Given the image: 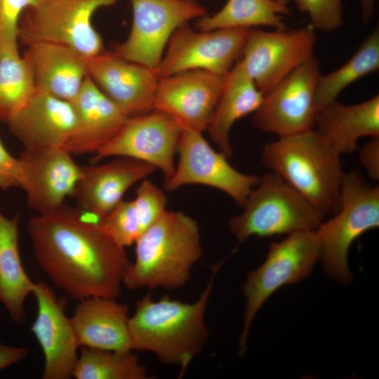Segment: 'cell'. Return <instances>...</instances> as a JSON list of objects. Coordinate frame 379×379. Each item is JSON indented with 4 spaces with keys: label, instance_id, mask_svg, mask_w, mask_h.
Masks as SVG:
<instances>
[{
    "label": "cell",
    "instance_id": "1",
    "mask_svg": "<svg viewBox=\"0 0 379 379\" xmlns=\"http://www.w3.org/2000/svg\"><path fill=\"white\" fill-rule=\"evenodd\" d=\"M27 231L38 265L58 288L77 300H117L131 262L97 222L63 204L31 218Z\"/></svg>",
    "mask_w": 379,
    "mask_h": 379
},
{
    "label": "cell",
    "instance_id": "2",
    "mask_svg": "<svg viewBox=\"0 0 379 379\" xmlns=\"http://www.w3.org/2000/svg\"><path fill=\"white\" fill-rule=\"evenodd\" d=\"M222 262L211 267L209 281L194 302L173 300L168 295L154 301L150 293L139 300L128 319L132 350L151 352L161 362L179 366V378L184 375L206 343L205 312Z\"/></svg>",
    "mask_w": 379,
    "mask_h": 379
},
{
    "label": "cell",
    "instance_id": "3",
    "mask_svg": "<svg viewBox=\"0 0 379 379\" xmlns=\"http://www.w3.org/2000/svg\"><path fill=\"white\" fill-rule=\"evenodd\" d=\"M135 244V258L123 279L131 290L183 286L203 253L197 222L181 211H166Z\"/></svg>",
    "mask_w": 379,
    "mask_h": 379
},
{
    "label": "cell",
    "instance_id": "4",
    "mask_svg": "<svg viewBox=\"0 0 379 379\" xmlns=\"http://www.w3.org/2000/svg\"><path fill=\"white\" fill-rule=\"evenodd\" d=\"M263 164L324 215L340 206V155L314 128L266 144Z\"/></svg>",
    "mask_w": 379,
    "mask_h": 379
},
{
    "label": "cell",
    "instance_id": "5",
    "mask_svg": "<svg viewBox=\"0 0 379 379\" xmlns=\"http://www.w3.org/2000/svg\"><path fill=\"white\" fill-rule=\"evenodd\" d=\"M333 215L316 230L321 259L330 278L348 285L353 280L348 265L351 245L363 234L379 226L378 185L369 184L357 171L343 173L340 206Z\"/></svg>",
    "mask_w": 379,
    "mask_h": 379
},
{
    "label": "cell",
    "instance_id": "6",
    "mask_svg": "<svg viewBox=\"0 0 379 379\" xmlns=\"http://www.w3.org/2000/svg\"><path fill=\"white\" fill-rule=\"evenodd\" d=\"M240 215L229 228L239 243L261 237L316 230L325 215L291 185L271 172L260 177Z\"/></svg>",
    "mask_w": 379,
    "mask_h": 379
},
{
    "label": "cell",
    "instance_id": "7",
    "mask_svg": "<svg viewBox=\"0 0 379 379\" xmlns=\"http://www.w3.org/2000/svg\"><path fill=\"white\" fill-rule=\"evenodd\" d=\"M121 0H39L22 14L18 41L29 46L55 43L68 46L86 58L104 50L92 18L97 11Z\"/></svg>",
    "mask_w": 379,
    "mask_h": 379
},
{
    "label": "cell",
    "instance_id": "8",
    "mask_svg": "<svg viewBox=\"0 0 379 379\" xmlns=\"http://www.w3.org/2000/svg\"><path fill=\"white\" fill-rule=\"evenodd\" d=\"M320 259L316 230L291 233L280 242L270 243L265 261L248 275L242 288L246 310L239 340L240 356L246 352L250 328L262 305L281 287L308 277Z\"/></svg>",
    "mask_w": 379,
    "mask_h": 379
},
{
    "label": "cell",
    "instance_id": "9",
    "mask_svg": "<svg viewBox=\"0 0 379 379\" xmlns=\"http://www.w3.org/2000/svg\"><path fill=\"white\" fill-rule=\"evenodd\" d=\"M132 23L126 39L114 52L125 60L159 68L173 32L206 15V8L187 0H130Z\"/></svg>",
    "mask_w": 379,
    "mask_h": 379
},
{
    "label": "cell",
    "instance_id": "10",
    "mask_svg": "<svg viewBox=\"0 0 379 379\" xmlns=\"http://www.w3.org/2000/svg\"><path fill=\"white\" fill-rule=\"evenodd\" d=\"M314 29L312 25L270 32L250 29L239 61L263 95L314 55Z\"/></svg>",
    "mask_w": 379,
    "mask_h": 379
},
{
    "label": "cell",
    "instance_id": "11",
    "mask_svg": "<svg viewBox=\"0 0 379 379\" xmlns=\"http://www.w3.org/2000/svg\"><path fill=\"white\" fill-rule=\"evenodd\" d=\"M320 75L319 62L313 55L264 95L252 118L253 126L279 137L312 129Z\"/></svg>",
    "mask_w": 379,
    "mask_h": 379
},
{
    "label": "cell",
    "instance_id": "12",
    "mask_svg": "<svg viewBox=\"0 0 379 379\" xmlns=\"http://www.w3.org/2000/svg\"><path fill=\"white\" fill-rule=\"evenodd\" d=\"M250 29L195 30L189 23L181 25L167 44L159 77L192 69L227 74L241 57Z\"/></svg>",
    "mask_w": 379,
    "mask_h": 379
},
{
    "label": "cell",
    "instance_id": "13",
    "mask_svg": "<svg viewBox=\"0 0 379 379\" xmlns=\"http://www.w3.org/2000/svg\"><path fill=\"white\" fill-rule=\"evenodd\" d=\"M179 162L164 187L171 191L192 184L220 190L243 206L260 177L241 173L227 161L221 152L214 150L202 133L182 128L178 143Z\"/></svg>",
    "mask_w": 379,
    "mask_h": 379
},
{
    "label": "cell",
    "instance_id": "14",
    "mask_svg": "<svg viewBox=\"0 0 379 379\" xmlns=\"http://www.w3.org/2000/svg\"><path fill=\"white\" fill-rule=\"evenodd\" d=\"M182 127L173 118L156 109L130 117L121 131L98 150L93 163L109 157H126L148 163L169 178L175 167Z\"/></svg>",
    "mask_w": 379,
    "mask_h": 379
},
{
    "label": "cell",
    "instance_id": "15",
    "mask_svg": "<svg viewBox=\"0 0 379 379\" xmlns=\"http://www.w3.org/2000/svg\"><path fill=\"white\" fill-rule=\"evenodd\" d=\"M226 75L192 69L161 77L154 109L173 118L182 128L202 133L212 119Z\"/></svg>",
    "mask_w": 379,
    "mask_h": 379
},
{
    "label": "cell",
    "instance_id": "16",
    "mask_svg": "<svg viewBox=\"0 0 379 379\" xmlns=\"http://www.w3.org/2000/svg\"><path fill=\"white\" fill-rule=\"evenodd\" d=\"M21 164L20 187L27 194L29 206L44 213L64 204L72 197L81 174V166L65 148L26 150Z\"/></svg>",
    "mask_w": 379,
    "mask_h": 379
},
{
    "label": "cell",
    "instance_id": "17",
    "mask_svg": "<svg viewBox=\"0 0 379 379\" xmlns=\"http://www.w3.org/2000/svg\"><path fill=\"white\" fill-rule=\"evenodd\" d=\"M87 68L98 88L128 117L154 109L160 79L157 69L105 51L88 58Z\"/></svg>",
    "mask_w": 379,
    "mask_h": 379
},
{
    "label": "cell",
    "instance_id": "18",
    "mask_svg": "<svg viewBox=\"0 0 379 379\" xmlns=\"http://www.w3.org/2000/svg\"><path fill=\"white\" fill-rule=\"evenodd\" d=\"M32 294L37 303L31 331L44 357V379L72 377L79 347L65 302L44 281L34 282Z\"/></svg>",
    "mask_w": 379,
    "mask_h": 379
},
{
    "label": "cell",
    "instance_id": "19",
    "mask_svg": "<svg viewBox=\"0 0 379 379\" xmlns=\"http://www.w3.org/2000/svg\"><path fill=\"white\" fill-rule=\"evenodd\" d=\"M156 169L148 163L126 157L98 166H81L72 197L79 211L98 222L122 201L133 184Z\"/></svg>",
    "mask_w": 379,
    "mask_h": 379
},
{
    "label": "cell",
    "instance_id": "20",
    "mask_svg": "<svg viewBox=\"0 0 379 379\" xmlns=\"http://www.w3.org/2000/svg\"><path fill=\"white\" fill-rule=\"evenodd\" d=\"M6 124L26 150L65 148L74 131L70 102L36 92Z\"/></svg>",
    "mask_w": 379,
    "mask_h": 379
},
{
    "label": "cell",
    "instance_id": "21",
    "mask_svg": "<svg viewBox=\"0 0 379 379\" xmlns=\"http://www.w3.org/2000/svg\"><path fill=\"white\" fill-rule=\"evenodd\" d=\"M70 102L75 125L65 149L72 154H95L117 135L130 117L88 76Z\"/></svg>",
    "mask_w": 379,
    "mask_h": 379
},
{
    "label": "cell",
    "instance_id": "22",
    "mask_svg": "<svg viewBox=\"0 0 379 379\" xmlns=\"http://www.w3.org/2000/svg\"><path fill=\"white\" fill-rule=\"evenodd\" d=\"M22 55L34 79L35 91L71 102L87 78V59L74 49L55 43H36Z\"/></svg>",
    "mask_w": 379,
    "mask_h": 379
},
{
    "label": "cell",
    "instance_id": "23",
    "mask_svg": "<svg viewBox=\"0 0 379 379\" xmlns=\"http://www.w3.org/2000/svg\"><path fill=\"white\" fill-rule=\"evenodd\" d=\"M79 301L70 317L79 347L133 350L126 305L102 297H91Z\"/></svg>",
    "mask_w": 379,
    "mask_h": 379
},
{
    "label": "cell",
    "instance_id": "24",
    "mask_svg": "<svg viewBox=\"0 0 379 379\" xmlns=\"http://www.w3.org/2000/svg\"><path fill=\"white\" fill-rule=\"evenodd\" d=\"M313 128L340 156L356 151L360 138L379 137V95L354 105L334 101L317 112Z\"/></svg>",
    "mask_w": 379,
    "mask_h": 379
},
{
    "label": "cell",
    "instance_id": "25",
    "mask_svg": "<svg viewBox=\"0 0 379 379\" xmlns=\"http://www.w3.org/2000/svg\"><path fill=\"white\" fill-rule=\"evenodd\" d=\"M264 95L246 72L238 60L226 75L220 97L207 130L221 152L227 157L232 154L230 133L234 124L255 113Z\"/></svg>",
    "mask_w": 379,
    "mask_h": 379
},
{
    "label": "cell",
    "instance_id": "26",
    "mask_svg": "<svg viewBox=\"0 0 379 379\" xmlns=\"http://www.w3.org/2000/svg\"><path fill=\"white\" fill-rule=\"evenodd\" d=\"M19 220L18 215L9 218L0 211V302L17 323L23 320L24 304L34 286L21 261Z\"/></svg>",
    "mask_w": 379,
    "mask_h": 379
},
{
    "label": "cell",
    "instance_id": "27",
    "mask_svg": "<svg viewBox=\"0 0 379 379\" xmlns=\"http://www.w3.org/2000/svg\"><path fill=\"white\" fill-rule=\"evenodd\" d=\"M289 8L273 0H227L218 12L197 20L199 30L272 27L287 28L284 20Z\"/></svg>",
    "mask_w": 379,
    "mask_h": 379
},
{
    "label": "cell",
    "instance_id": "28",
    "mask_svg": "<svg viewBox=\"0 0 379 379\" xmlns=\"http://www.w3.org/2000/svg\"><path fill=\"white\" fill-rule=\"evenodd\" d=\"M379 69V28L375 27L354 54L334 71L319 76L316 92L317 111L337 100L348 86Z\"/></svg>",
    "mask_w": 379,
    "mask_h": 379
},
{
    "label": "cell",
    "instance_id": "29",
    "mask_svg": "<svg viewBox=\"0 0 379 379\" xmlns=\"http://www.w3.org/2000/svg\"><path fill=\"white\" fill-rule=\"evenodd\" d=\"M133 350L81 347L72 376L77 379H147V368Z\"/></svg>",
    "mask_w": 379,
    "mask_h": 379
},
{
    "label": "cell",
    "instance_id": "30",
    "mask_svg": "<svg viewBox=\"0 0 379 379\" xmlns=\"http://www.w3.org/2000/svg\"><path fill=\"white\" fill-rule=\"evenodd\" d=\"M31 69L18 50L0 53V121L7 122L32 97Z\"/></svg>",
    "mask_w": 379,
    "mask_h": 379
},
{
    "label": "cell",
    "instance_id": "31",
    "mask_svg": "<svg viewBox=\"0 0 379 379\" xmlns=\"http://www.w3.org/2000/svg\"><path fill=\"white\" fill-rule=\"evenodd\" d=\"M98 224L124 248L135 244L145 232L133 200L121 201Z\"/></svg>",
    "mask_w": 379,
    "mask_h": 379
},
{
    "label": "cell",
    "instance_id": "32",
    "mask_svg": "<svg viewBox=\"0 0 379 379\" xmlns=\"http://www.w3.org/2000/svg\"><path fill=\"white\" fill-rule=\"evenodd\" d=\"M343 0H293L298 9L307 14L312 26L330 32L343 24Z\"/></svg>",
    "mask_w": 379,
    "mask_h": 379
},
{
    "label": "cell",
    "instance_id": "33",
    "mask_svg": "<svg viewBox=\"0 0 379 379\" xmlns=\"http://www.w3.org/2000/svg\"><path fill=\"white\" fill-rule=\"evenodd\" d=\"M39 0H0V53L18 50V27L23 12Z\"/></svg>",
    "mask_w": 379,
    "mask_h": 379
},
{
    "label": "cell",
    "instance_id": "34",
    "mask_svg": "<svg viewBox=\"0 0 379 379\" xmlns=\"http://www.w3.org/2000/svg\"><path fill=\"white\" fill-rule=\"evenodd\" d=\"M133 201L145 232L167 211L165 193L146 178L138 187Z\"/></svg>",
    "mask_w": 379,
    "mask_h": 379
},
{
    "label": "cell",
    "instance_id": "35",
    "mask_svg": "<svg viewBox=\"0 0 379 379\" xmlns=\"http://www.w3.org/2000/svg\"><path fill=\"white\" fill-rule=\"evenodd\" d=\"M20 178L21 164L19 158L13 157L0 140V188L20 187Z\"/></svg>",
    "mask_w": 379,
    "mask_h": 379
},
{
    "label": "cell",
    "instance_id": "36",
    "mask_svg": "<svg viewBox=\"0 0 379 379\" xmlns=\"http://www.w3.org/2000/svg\"><path fill=\"white\" fill-rule=\"evenodd\" d=\"M361 164L368 175L374 180L379 179V137L372 138L359 150Z\"/></svg>",
    "mask_w": 379,
    "mask_h": 379
},
{
    "label": "cell",
    "instance_id": "37",
    "mask_svg": "<svg viewBox=\"0 0 379 379\" xmlns=\"http://www.w3.org/2000/svg\"><path fill=\"white\" fill-rule=\"evenodd\" d=\"M28 354L27 348L11 347L0 343V371L26 359Z\"/></svg>",
    "mask_w": 379,
    "mask_h": 379
},
{
    "label": "cell",
    "instance_id": "38",
    "mask_svg": "<svg viewBox=\"0 0 379 379\" xmlns=\"http://www.w3.org/2000/svg\"><path fill=\"white\" fill-rule=\"evenodd\" d=\"M377 0H359L361 17L364 22L370 20L373 15Z\"/></svg>",
    "mask_w": 379,
    "mask_h": 379
},
{
    "label": "cell",
    "instance_id": "39",
    "mask_svg": "<svg viewBox=\"0 0 379 379\" xmlns=\"http://www.w3.org/2000/svg\"><path fill=\"white\" fill-rule=\"evenodd\" d=\"M273 1H276L277 3H279V4L287 6V4H288L290 0H273Z\"/></svg>",
    "mask_w": 379,
    "mask_h": 379
},
{
    "label": "cell",
    "instance_id": "40",
    "mask_svg": "<svg viewBox=\"0 0 379 379\" xmlns=\"http://www.w3.org/2000/svg\"><path fill=\"white\" fill-rule=\"evenodd\" d=\"M187 1L197 2L198 0H187Z\"/></svg>",
    "mask_w": 379,
    "mask_h": 379
}]
</instances>
